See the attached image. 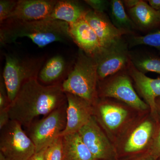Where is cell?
Masks as SVG:
<instances>
[{
    "label": "cell",
    "mask_w": 160,
    "mask_h": 160,
    "mask_svg": "<svg viewBox=\"0 0 160 160\" xmlns=\"http://www.w3.org/2000/svg\"><path fill=\"white\" fill-rule=\"evenodd\" d=\"M67 103L61 85L46 86L37 78L22 85L9 108L10 120L28 128L40 116H46Z\"/></svg>",
    "instance_id": "6da1fadb"
},
{
    "label": "cell",
    "mask_w": 160,
    "mask_h": 160,
    "mask_svg": "<svg viewBox=\"0 0 160 160\" xmlns=\"http://www.w3.org/2000/svg\"><path fill=\"white\" fill-rule=\"evenodd\" d=\"M27 38L40 48L56 42L72 41L68 23L58 20H7L0 24V44L6 46L18 38Z\"/></svg>",
    "instance_id": "7a4b0ae2"
},
{
    "label": "cell",
    "mask_w": 160,
    "mask_h": 160,
    "mask_svg": "<svg viewBox=\"0 0 160 160\" xmlns=\"http://www.w3.org/2000/svg\"><path fill=\"white\" fill-rule=\"evenodd\" d=\"M98 80L96 61L80 49L70 73L61 86L64 92L77 96L92 104L96 97Z\"/></svg>",
    "instance_id": "3957f363"
},
{
    "label": "cell",
    "mask_w": 160,
    "mask_h": 160,
    "mask_svg": "<svg viewBox=\"0 0 160 160\" xmlns=\"http://www.w3.org/2000/svg\"><path fill=\"white\" fill-rule=\"evenodd\" d=\"M45 57L25 56L14 53L5 55L2 73L10 103L27 81L37 78L40 69L46 62Z\"/></svg>",
    "instance_id": "277c9868"
},
{
    "label": "cell",
    "mask_w": 160,
    "mask_h": 160,
    "mask_svg": "<svg viewBox=\"0 0 160 160\" xmlns=\"http://www.w3.org/2000/svg\"><path fill=\"white\" fill-rule=\"evenodd\" d=\"M22 127L10 120L0 129V152L7 160H29L36 152L34 143Z\"/></svg>",
    "instance_id": "5b68a950"
},
{
    "label": "cell",
    "mask_w": 160,
    "mask_h": 160,
    "mask_svg": "<svg viewBox=\"0 0 160 160\" xmlns=\"http://www.w3.org/2000/svg\"><path fill=\"white\" fill-rule=\"evenodd\" d=\"M67 103L28 127V136L36 152L45 149L59 137L66 128Z\"/></svg>",
    "instance_id": "8992f818"
},
{
    "label": "cell",
    "mask_w": 160,
    "mask_h": 160,
    "mask_svg": "<svg viewBox=\"0 0 160 160\" xmlns=\"http://www.w3.org/2000/svg\"><path fill=\"white\" fill-rule=\"evenodd\" d=\"M128 45L122 37L102 48L94 58L97 64L98 79L102 80L123 69L130 61Z\"/></svg>",
    "instance_id": "52a82bcc"
},
{
    "label": "cell",
    "mask_w": 160,
    "mask_h": 160,
    "mask_svg": "<svg viewBox=\"0 0 160 160\" xmlns=\"http://www.w3.org/2000/svg\"><path fill=\"white\" fill-rule=\"evenodd\" d=\"M65 93L67 98L66 125L61 136L78 132L92 116V103L74 94Z\"/></svg>",
    "instance_id": "ba28073f"
},
{
    "label": "cell",
    "mask_w": 160,
    "mask_h": 160,
    "mask_svg": "<svg viewBox=\"0 0 160 160\" xmlns=\"http://www.w3.org/2000/svg\"><path fill=\"white\" fill-rule=\"evenodd\" d=\"M74 61L62 55H55L46 60L38 74V81L44 86L62 85L70 73Z\"/></svg>",
    "instance_id": "9c48e42d"
},
{
    "label": "cell",
    "mask_w": 160,
    "mask_h": 160,
    "mask_svg": "<svg viewBox=\"0 0 160 160\" xmlns=\"http://www.w3.org/2000/svg\"><path fill=\"white\" fill-rule=\"evenodd\" d=\"M102 92L104 96L121 100L136 109L146 110L148 108V105L137 94L131 80L126 75H120L115 78L105 86Z\"/></svg>",
    "instance_id": "30bf717a"
},
{
    "label": "cell",
    "mask_w": 160,
    "mask_h": 160,
    "mask_svg": "<svg viewBox=\"0 0 160 160\" xmlns=\"http://www.w3.org/2000/svg\"><path fill=\"white\" fill-rule=\"evenodd\" d=\"M83 142L97 160H105L110 154L108 140L100 129L96 120L92 116L89 121L79 130Z\"/></svg>",
    "instance_id": "8fae6325"
},
{
    "label": "cell",
    "mask_w": 160,
    "mask_h": 160,
    "mask_svg": "<svg viewBox=\"0 0 160 160\" xmlns=\"http://www.w3.org/2000/svg\"><path fill=\"white\" fill-rule=\"evenodd\" d=\"M57 1L18 0L14 11L7 20L33 21L46 19L51 14Z\"/></svg>",
    "instance_id": "7c38bea8"
},
{
    "label": "cell",
    "mask_w": 160,
    "mask_h": 160,
    "mask_svg": "<svg viewBox=\"0 0 160 160\" xmlns=\"http://www.w3.org/2000/svg\"><path fill=\"white\" fill-rule=\"evenodd\" d=\"M69 33L72 40L80 49L92 57L102 48L95 32L84 18L69 25Z\"/></svg>",
    "instance_id": "4fadbf2b"
},
{
    "label": "cell",
    "mask_w": 160,
    "mask_h": 160,
    "mask_svg": "<svg viewBox=\"0 0 160 160\" xmlns=\"http://www.w3.org/2000/svg\"><path fill=\"white\" fill-rule=\"evenodd\" d=\"M84 19L95 32L102 48L109 46L123 35L126 34V32L118 29L105 13H99L89 9Z\"/></svg>",
    "instance_id": "5bb4252c"
},
{
    "label": "cell",
    "mask_w": 160,
    "mask_h": 160,
    "mask_svg": "<svg viewBox=\"0 0 160 160\" xmlns=\"http://www.w3.org/2000/svg\"><path fill=\"white\" fill-rule=\"evenodd\" d=\"M129 73L135 82L140 93L146 100L152 112H156L157 98L160 97V78H151L136 69L129 61Z\"/></svg>",
    "instance_id": "9a60e30c"
},
{
    "label": "cell",
    "mask_w": 160,
    "mask_h": 160,
    "mask_svg": "<svg viewBox=\"0 0 160 160\" xmlns=\"http://www.w3.org/2000/svg\"><path fill=\"white\" fill-rule=\"evenodd\" d=\"M89 10L77 1L58 0L51 14L46 19L62 21L71 25L84 18Z\"/></svg>",
    "instance_id": "2e32d148"
},
{
    "label": "cell",
    "mask_w": 160,
    "mask_h": 160,
    "mask_svg": "<svg viewBox=\"0 0 160 160\" xmlns=\"http://www.w3.org/2000/svg\"><path fill=\"white\" fill-rule=\"evenodd\" d=\"M129 17L137 27L143 30L153 29L160 25V12L156 11L144 1L129 9Z\"/></svg>",
    "instance_id": "e0dca14e"
},
{
    "label": "cell",
    "mask_w": 160,
    "mask_h": 160,
    "mask_svg": "<svg viewBox=\"0 0 160 160\" xmlns=\"http://www.w3.org/2000/svg\"><path fill=\"white\" fill-rule=\"evenodd\" d=\"M62 138L64 160H97L83 142L78 132Z\"/></svg>",
    "instance_id": "ac0fdd59"
},
{
    "label": "cell",
    "mask_w": 160,
    "mask_h": 160,
    "mask_svg": "<svg viewBox=\"0 0 160 160\" xmlns=\"http://www.w3.org/2000/svg\"><path fill=\"white\" fill-rule=\"evenodd\" d=\"M109 9L112 22L118 29L126 34L134 32L137 26L126 13L123 2L112 0L109 4Z\"/></svg>",
    "instance_id": "d6986e66"
},
{
    "label": "cell",
    "mask_w": 160,
    "mask_h": 160,
    "mask_svg": "<svg viewBox=\"0 0 160 160\" xmlns=\"http://www.w3.org/2000/svg\"><path fill=\"white\" fill-rule=\"evenodd\" d=\"M152 131V124L149 121L142 123L135 129L128 139L125 146V151L134 152L142 149L149 142Z\"/></svg>",
    "instance_id": "ffe728a7"
},
{
    "label": "cell",
    "mask_w": 160,
    "mask_h": 160,
    "mask_svg": "<svg viewBox=\"0 0 160 160\" xmlns=\"http://www.w3.org/2000/svg\"><path fill=\"white\" fill-rule=\"evenodd\" d=\"M98 111L105 125L111 129L118 128L124 122L128 113L124 108L109 104L100 105Z\"/></svg>",
    "instance_id": "44dd1931"
},
{
    "label": "cell",
    "mask_w": 160,
    "mask_h": 160,
    "mask_svg": "<svg viewBox=\"0 0 160 160\" xmlns=\"http://www.w3.org/2000/svg\"><path fill=\"white\" fill-rule=\"evenodd\" d=\"M130 61L135 68L145 74L153 72L160 74V58L150 55L129 54Z\"/></svg>",
    "instance_id": "7402d4cb"
},
{
    "label": "cell",
    "mask_w": 160,
    "mask_h": 160,
    "mask_svg": "<svg viewBox=\"0 0 160 160\" xmlns=\"http://www.w3.org/2000/svg\"><path fill=\"white\" fill-rule=\"evenodd\" d=\"M145 45L154 47L160 51V30L145 36H132L129 41V47Z\"/></svg>",
    "instance_id": "603a6c76"
},
{
    "label": "cell",
    "mask_w": 160,
    "mask_h": 160,
    "mask_svg": "<svg viewBox=\"0 0 160 160\" xmlns=\"http://www.w3.org/2000/svg\"><path fill=\"white\" fill-rule=\"evenodd\" d=\"M62 136L59 137L46 148L45 160H64Z\"/></svg>",
    "instance_id": "cb8c5ba5"
},
{
    "label": "cell",
    "mask_w": 160,
    "mask_h": 160,
    "mask_svg": "<svg viewBox=\"0 0 160 160\" xmlns=\"http://www.w3.org/2000/svg\"><path fill=\"white\" fill-rule=\"evenodd\" d=\"M18 1L1 0L0 1V24L8 19L14 11Z\"/></svg>",
    "instance_id": "d4e9b609"
},
{
    "label": "cell",
    "mask_w": 160,
    "mask_h": 160,
    "mask_svg": "<svg viewBox=\"0 0 160 160\" xmlns=\"http://www.w3.org/2000/svg\"><path fill=\"white\" fill-rule=\"evenodd\" d=\"M10 104L7 88L2 76H1L0 80V110L9 108Z\"/></svg>",
    "instance_id": "484cf974"
},
{
    "label": "cell",
    "mask_w": 160,
    "mask_h": 160,
    "mask_svg": "<svg viewBox=\"0 0 160 160\" xmlns=\"http://www.w3.org/2000/svg\"><path fill=\"white\" fill-rule=\"evenodd\" d=\"M84 2L92 8V10L99 13H105L110 4L109 1L106 0H85Z\"/></svg>",
    "instance_id": "4316f807"
},
{
    "label": "cell",
    "mask_w": 160,
    "mask_h": 160,
    "mask_svg": "<svg viewBox=\"0 0 160 160\" xmlns=\"http://www.w3.org/2000/svg\"><path fill=\"white\" fill-rule=\"evenodd\" d=\"M10 121L9 108L0 110V129L5 127Z\"/></svg>",
    "instance_id": "83f0119b"
},
{
    "label": "cell",
    "mask_w": 160,
    "mask_h": 160,
    "mask_svg": "<svg viewBox=\"0 0 160 160\" xmlns=\"http://www.w3.org/2000/svg\"><path fill=\"white\" fill-rule=\"evenodd\" d=\"M153 155L155 157H160V129L155 142Z\"/></svg>",
    "instance_id": "f1b7e54d"
},
{
    "label": "cell",
    "mask_w": 160,
    "mask_h": 160,
    "mask_svg": "<svg viewBox=\"0 0 160 160\" xmlns=\"http://www.w3.org/2000/svg\"><path fill=\"white\" fill-rule=\"evenodd\" d=\"M46 148L36 152L29 160H45V153Z\"/></svg>",
    "instance_id": "f546056e"
},
{
    "label": "cell",
    "mask_w": 160,
    "mask_h": 160,
    "mask_svg": "<svg viewBox=\"0 0 160 160\" xmlns=\"http://www.w3.org/2000/svg\"><path fill=\"white\" fill-rule=\"evenodd\" d=\"M149 5L156 11L160 10V0H149Z\"/></svg>",
    "instance_id": "4dcf8cb0"
},
{
    "label": "cell",
    "mask_w": 160,
    "mask_h": 160,
    "mask_svg": "<svg viewBox=\"0 0 160 160\" xmlns=\"http://www.w3.org/2000/svg\"><path fill=\"white\" fill-rule=\"evenodd\" d=\"M139 1V0H126L123 2L125 6L130 9L135 6L138 3Z\"/></svg>",
    "instance_id": "1f68e13d"
},
{
    "label": "cell",
    "mask_w": 160,
    "mask_h": 160,
    "mask_svg": "<svg viewBox=\"0 0 160 160\" xmlns=\"http://www.w3.org/2000/svg\"><path fill=\"white\" fill-rule=\"evenodd\" d=\"M0 160H7L2 153L0 152Z\"/></svg>",
    "instance_id": "d6a6232c"
},
{
    "label": "cell",
    "mask_w": 160,
    "mask_h": 160,
    "mask_svg": "<svg viewBox=\"0 0 160 160\" xmlns=\"http://www.w3.org/2000/svg\"><path fill=\"white\" fill-rule=\"evenodd\" d=\"M153 160V158H146V159H144L142 160Z\"/></svg>",
    "instance_id": "836d02e7"
},
{
    "label": "cell",
    "mask_w": 160,
    "mask_h": 160,
    "mask_svg": "<svg viewBox=\"0 0 160 160\" xmlns=\"http://www.w3.org/2000/svg\"><path fill=\"white\" fill-rule=\"evenodd\" d=\"M159 11V12H160V11Z\"/></svg>",
    "instance_id": "e575fe53"
}]
</instances>
